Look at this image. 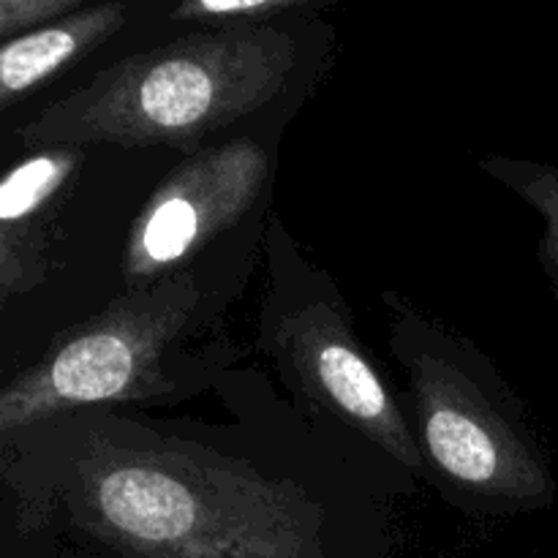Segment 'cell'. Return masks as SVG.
I'll use <instances>...</instances> for the list:
<instances>
[{"instance_id":"52a82bcc","label":"cell","mask_w":558,"mask_h":558,"mask_svg":"<svg viewBox=\"0 0 558 558\" xmlns=\"http://www.w3.org/2000/svg\"><path fill=\"white\" fill-rule=\"evenodd\" d=\"M82 147H38L16 163L0 185V298L22 294L38 281L33 232L65 180L74 174Z\"/></svg>"},{"instance_id":"30bf717a","label":"cell","mask_w":558,"mask_h":558,"mask_svg":"<svg viewBox=\"0 0 558 558\" xmlns=\"http://www.w3.org/2000/svg\"><path fill=\"white\" fill-rule=\"evenodd\" d=\"M311 9L308 0H185L172 11L178 22H202L207 27L276 25L287 14Z\"/></svg>"},{"instance_id":"8fae6325","label":"cell","mask_w":558,"mask_h":558,"mask_svg":"<svg viewBox=\"0 0 558 558\" xmlns=\"http://www.w3.org/2000/svg\"><path fill=\"white\" fill-rule=\"evenodd\" d=\"M85 9L82 0H0V36L5 41L54 25Z\"/></svg>"},{"instance_id":"8992f818","label":"cell","mask_w":558,"mask_h":558,"mask_svg":"<svg viewBox=\"0 0 558 558\" xmlns=\"http://www.w3.org/2000/svg\"><path fill=\"white\" fill-rule=\"evenodd\" d=\"M270 178L272 156L254 136L185 156L131 223L123 251L129 292L185 270L240 223L259 221Z\"/></svg>"},{"instance_id":"9c48e42d","label":"cell","mask_w":558,"mask_h":558,"mask_svg":"<svg viewBox=\"0 0 558 558\" xmlns=\"http://www.w3.org/2000/svg\"><path fill=\"white\" fill-rule=\"evenodd\" d=\"M483 169L501 185L521 196L526 205L539 213L545 223L543 243H539V262L550 287L558 294V167L539 161H521V158L494 156L483 158Z\"/></svg>"},{"instance_id":"ba28073f","label":"cell","mask_w":558,"mask_h":558,"mask_svg":"<svg viewBox=\"0 0 558 558\" xmlns=\"http://www.w3.org/2000/svg\"><path fill=\"white\" fill-rule=\"evenodd\" d=\"M125 3L85 5L54 25L5 41L0 49V107L11 109L33 87L101 47L125 25Z\"/></svg>"},{"instance_id":"6da1fadb","label":"cell","mask_w":558,"mask_h":558,"mask_svg":"<svg viewBox=\"0 0 558 558\" xmlns=\"http://www.w3.org/2000/svg\"><path fill=\"white\" fill-rule=\"evenodd\" d=\"M3 474L38 523L123 558H330L374 496L223 425L93 407L3 439Z\"/></svg>"},{"instance_id":"277c9868","label":"cell","mask_w":558,"mask_h":558,"mask_svg":"<svg viewBox=\"0 0 558 558\" xmlns=\"http://www.w3.org/2000/svg\"><path fill=\"white\" fill-rule=\"evenodd\" d=\"M390 349L409 376L412 425L430 480L469 512H532L556 499L548 456L499 371L458 332L425 319L398 294Z\"/></svg>"},{"instance_id":"7a4b0ae2","label":"cell","mask_w":558,"mask_h":558,"mask_svg":"<svg viewBox=\"0 0 558 558\" xmlns=\"http://www.w3.org/2000/svg\"><path fill=\"white\" fill-rule=\"evenodd\" d=\"M265 227L229 238L221 256L131 289L54 338L38 363L0 390V436L93 407L174 403L196 396L238 360L221 325L243 292Z\"/></svg>"},{"instance_id":"5b68a950","label":"cell","mask_w":558,"mask_h":558,"mask_svg":"<svg viewBox=\"0 0 558 558\" xmlns=\"http://www.w3.org/2000/svg\"><path fill=\"white\" fill-rule=\"evenodd\" d=\"M267 287L256 319L259 352L272 363L294 407L360 458L396 469L398 480H430L412 417L360 343L349 303L278 216L265 229Z\"/></svg>"},{"instance_id":"3957f363","label":"cell","mask_w":558,"mask_h":558,"mask_svg":"<svg viewBox=\"0 0 558 558\" xmlns=\"http://www.w3.org/2000/svg\"><path fill=\"white\" fill-rule=\"evenodd\" d=\"M283 25L207 27L96 71L16 136L27 147H207L216 131L270 107L298 69Z\"/></svg>"}]
</instances>
